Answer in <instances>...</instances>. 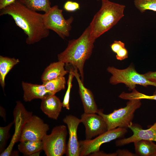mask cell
Returning <instances> with one entry per match:
<instances>
[{"instance_id":"1","label":"cell","mask_w":156,"mask_h":156,"mask_svg":"<svg viewBox=\"0 0 156 156\" xmlns=\"http://www.w3.org/2000/svg\"><path fill=\"white\" fill-rule=\"evenodd\" d=\"M4 15L11 16L16 25L23 30L27 36V44L37 43L49 35V30L44 24L43 14L29 8L19 0L1 10L0 15Z\"/></svg>"},{"instance_id":"2","label":"cell","mask_w":156,"mask_h":156,"mask_svg":"<svg viewBox=\"0 0 156 156\" xmlns=\"http://www.w3.org/2000/svg\"><path fill=\"white\" fill-rule=\"evenodd\" d=\"M95 40L91 36L89 25L78 38L70 40L66 49L57 55L58 61L77 68L83 82L84 64L92 54Z\"/></svg>"},{"instance_id":"3","label":"cell","mask_w":156,"mask_h":156,"mask_svg":"<svg viewBox=\"0 0 156 156\" xmlns=\"http://www.w3.org/2000/svg\"><path fill=\"white\" fill-rule=\"evenodd\" d=\"M102 5L89 25L92 37L96 40L115 25L124 16L125 5L109 0H101Z\"/></svg>"},{"instance_id":"4","label":"cell","mask_w":156,"mask_h":156,"mask_svg":"<svg viewBox=\"0 0 156 156\" xmlns=\"http://www.w3.org/2000/svg\"><path fill=\"white\" fill-rule=\"evenodd\" d=\"M140 100H129L125 107L115 109L108 114L103 113V109H99L97 114L102 116L105 120L108 130L118 127L127 129L132 124L134 113L141 106Z\"/></svg>"},{"instance_id":"5","label":"cell","mask_w":156,"mask_h":156,"mask_svg":"<svg viewBox=\"0 0 156 156\" xmlns=\"http://www.w3.org/2000/svg\"><path fill=\"white\" fill-rule=\"evenodd\" d=\"M107 70L112 75L109 79V83L112 85L123 83L128 88L129 91L135 88L137 85L145 87L152 86L156 87L154 94L156 93V83L148 80L143 74L138 73L132 64L123 69H117L114 66H109Z\"/></svg>"},{"instance_id":"6","label":"cell","mask_w":156,"mask_h":156,"mask_svg":"<svg viewBox=\"0 0 156 156\" xmlns=\"http://www.w3.org/2000/svg\"><path fill=\"white\" fill-rule=\"evenodd\" d=\"M67 131L66 126L60 125L54 127L50 134L45 135L42 141L43 150L47 156H62L66 153Z\"/></svg>"},{"instance_id":"7","label":"cell","mask_w":156,"mask_h":156,"mask_svg":"<svg viewBox=\"0 0 156 156\" xmlns=\"http://www.w3.org/2000/svg\"><path fill=\"white\" fill-rule=\"evenodd\" d=\"M62 13V10L59 9L57 5H55L51 7L43 15L46 28L53 31L61 38L64 39L69 35L73 18L71 16L66 19Z\"/></svg>"},{"instance_id":"8","label":"cell","mask_w":156,"mask_h":156,"mask_svg":"<svg viewBox=\"0 0 156 156\" xmlns=\"http://www.w3.org/2000/svg\"><path fill=\"white\" fill-rule=\"evenodd\" d=\"M127 132L126 128L118 127L107 130L94 139L79 141L80 156H87L99 151L102 144L117 139L122 138Z\"/></svg>"},{"instance_id":"9","label":"cell","mask_w":156,"mask_h":156,"mask_svg":"<svg viewBox=\"0 0 156 156\" xmlns=\"http://www.w3.org/2000/svg\"><path fill=\"white\" fill-rule=\"evenodd\" d=\"M13 115L14 132L9 145L0 154V156H9L11 155L14 145L19 141L25 124L32 116V112L27 111L23 103L20 101H18L16 102Z\"/></svg>"},{"instance_id":"10","label":"cell","mask_w":156,"mask_h":156,"mask_svg":"<svg viewBox=\"0 0 156 156\" xmlns=\"http://www.w3.org/2000/svg\"><path fill=\"white\" fill-rule=\"evenodd\" d=\"M49 129V125L42 119L32 115L25 124L19 141H42Z\"/></svg>"},{"instance_id":"11","label":"cell","mask_w":156,"mask_h":156,"mask_svg":"<svg viewBox=\"0 0 156 156\" xmlns=\"http://www.w3.org/2000/svg\"><path fill=\"white\" fill-rule=\"evenodd\" d=\"M80 119L85 127L86 140L91 139L108 130L106 122L98 114L84 113L81 115Z\"/></svg>"},{"instance_id":"12","label":"cell","mask_w":156,"mask_h":156,"mask_svg":"<svg viewBox=\"0 0 156 156\" xmlns=\"http://www.w3.org/2000/svg\"><path fill=\"white\" fill-rule=\"evenodd\" d=\"M66 124L69 131V138L67 144L66 153L67 156H79L80 146L78 141L77 131L81 119L71 115L66 116L63 119Z\"/></svg>"},{"instance_id":"13","label":"cell","mask_w":156,"mask_h":156,"mask_svg":"<svg viewBox=\"0 0 156 156\" xmlns=\"http://www.w3.org/2000/svg\"><path fill=\"white\" fill-rule=\"evenodd\" d=\"M133 133L131 136L127 138L119 139L115 142L117 146L125 145L141 140H146L156 142V121L148 129H144L139 125L134 123L129 127Z\"/></svg>"},{"instance_id":"14","label":"cell","mask_w":156,"mask_h":156,"mask_svg":"<svg viewBox=\"0 0 156 156\" xmlns=\"http://www.w3.org/2000/svg\"><path fill=\"white\" fill-rule=\"evenodd\" d=\"M73 70L75 77L77 81L79 87V93L85 113H97L99 109L95 102L94 95L91 90L86 88L80 78V76L76 67Z\"/></svg>"},{"instance_id":"15","label":"cell","mask_w":156,"mask_h":156,"mask_svg":"<svg viewBox=\"0 0 156 156\" xmlns=\"http://www.w3.org/2000/svg\"><path fill=\"white\" fill-rule=\"evenodd\" d=\"M21 86L23 91V100L26 102L35 99L42 100L52 95L43 84H34L23 81Z\"/></svg>"},{"instance_id":"16","label":"cell","mask_w":156,"mask_h":156,"mask_svg":"<svg viewBox=\"0 0 156 156\" xmlns=\"http://www.w3.org/2000/svg\"><path fill=\"white\" fill-rule=\"evenodd\" d=\"M41 100L40 108L42 111L49 118L57 120L63 107L60 99L54 94Z\"/></svg>"},{"instance_id":"17","label":"cell","mask_w":156,"mask_h":156,"mask_svg":"<svg viewBox=\"0 0 156 156\" xmlns=\"http://www.w3.org/2000/svg\"><path fill=\"white\" fill-rule=\"evenodd\" d=\"M65 64L58 61L51 63L45 69L41 77L42 83L64 77L69 73L64 68Z\"/></svg>"},{"instance_id":"18","label":"cell","mask_w":156,"mask_h":156,"mask_svg":"<svg viewBox=\"0 0 156 156\" xmlns=\"http://www.w3.org/2000/svg\"><path fill=\"white\" fill-rule=\"evenodd\" d=\"M134 144L137 156H155L156 144L153 141L141 140L134 142Z\"/></svg>"},{"instance_id":"19","label":"cell","mask_w":156,"mask_h":156,"mask_svg":"<svg viewBox=\"0 0 156 156\" xmlns=\"http://www.w3.org/2000/svg\"><path fill=\"white\" fill-rule=\"evenodd\" d=\"M19 62L18 59L0 56V84L3 90L6 76L11 69Z\"/></svg>"},{"instance_id":"20","label":"cell","mask_w":156,"mask_h":156,"mask_svg":"<svg viewBox=\"0 0 156 156\" xmlns=\"http://www.w3.org/2000/svg\"><path fill=\"white\" fill-rule=\"evenodd\" d=\"M18 148L24 155L30 156L35 152L43 150V144L42 141H25L20 142Z\"/></svg>"},{"instance_id":"21","label":"cell","mask_w":156,"mask_h":156,"mask_svg":"<svg viewBox=\"0 0 156 156\" xmlns=\"http://www.w3.org/2000/svg\"><path fill=\"white\" fill-rule=\"evenodd\" d=\"M29 8L35 11H43L45 13L51 8L50 0H19Z\"/></svg>"},{"instance_id":"22","label":"cell","mask_w":156,"mask_h":156,"mask_svg":"<svg viewBox=\"0 0 156 156\" xmlns=\"http://www.w3.org/2000/svg\"><path fill=\"white\" fill-rule=\"evenodd\" d=\"M66 81L64 77L58 78L43 83L46 89L52 95L64 90Z\"/></svg>"},{"instance_id":"23","label":"cell","mask_w":156,"mask_h":156,"mask_svg":"<svg viewBox=\"0 0 156 156\" xmlns=\"http://www.w3.org/2000/svg\"><path fill=\"white\" fill-rule=\"evenodd\" d=\"M134 3L141 13L147 10L156 12V0H134Z\"/></svg>"},{"instance_id":"24","label":"cell","mask_w":156,"mask_h":156,"mask_svg":"<svg viewBox=\"0 0 156 156\" xmlns=\"http://www.w3.org/2000/svg\"><path fill=\"white\" fill-rule=\"evenodd\" d=\"M14 122L9 123L5 127H0V153H2L5 149L9 137V131Z\"/></svg>"},{"instance_id":"25","label":"cell","mask_w":156,"mask_h":156,"mask_svg":"<svg viewBox=\"0 0 156 156\" xmlns=\"http://www.w3.org/2000/svg\"><path fill=\"white\" fill-rule=\"evenodd\" d=\"M69 71V75L67 81V88L62 103L63 107L66 109L69 110V100L70 94L72 87V81L75 77L73 69H70Z\"/></svg>"},{"instance_id":"26","label":"cell","mask_w":156,"mask_h":156,"mask_svg":"<svg viewBox=\"0 0 156 156\" xmlns=\"http://www.w3.org/2000/svg\"><path fill=\"white\" fill-rule=\"evenodd\" d=\"M64 9L69 12H73L80 9L79 4L76 2L71 1H68L64 5Z\"/></svg>"},{"instance_id":"27","label":"cell","mask_w":156,"mask_h":156,"mask_svg":"<svg viewBox=\"0 0 156 156\" xmlns=\"http://www.w3.org/2000/svg\"><path fill=\"white\" fill-rule=\"evenodd\" d=\"M110 47L112 51L116 53L120 50L125 47V44L120 41H114L111 44Z\"/></svg>"},{"instance_id":"28","label":"cell","mask_w":156,"mask_h":156,"mask_svg":"<svg viewBox=\"0 0 156 156\" xmlns=\"http://www.w3.org/2000/svg\"><path fill=\"white\" fill-rule=\"evenodd\" d=\"M128 56V51L125 47L121 49L116 53V57L118 60H122L127 58Z\"/></svg>"},{"instance_id":"29","label":"cell","mask_w":156,"mask_h":156,"mask_svg":"<svg viewBox=\"0 0 156 156\" xmlns=\"http://www.w3.org/2000/svg\"><path fill=\"white\" fill-rule=\"evenodd\" d=\"M118 156H135V153H133L129 150L125 149H118L116 152Z\"/></svg>"},{"instance_id":"30","label":"cell","mask_w":156,"mask_h":156,"mask_svg":"<svg viewBox=\"0 0 156 156\" xmlns=\"http://www.w3.org/2000/svg\"><path fill=\"white\" fill-rule=\"evenodd\" d=\"M143 75L148 80L156 83V71H149Z\"/></svg>"},{"instance_id":"31","label":"cell","mask_w":156,"mask_h":156,"mask_svg":"<svg viewBox=\"0 0 156 156\" xmlns=\"http://www.w3.org/2000/svg\"><path fill=\"white\" fill-rule=\"evenodd\" d=\"M16 0H0V10L12 3Z\"/></svg>"},{"instance_id":"32","label":"cell","mask_w":156,"mask_h":156,"mask_svg":"<svg viewBox=\"0 0 156 156\" xmlns=\"http://www.w3.org/2000/svg\"><path fill=\"white\" fill-rule=\"evenodd\" d=\"M90 156H116L117 154L116 153L110 154H107L104 152L99 151L90 154Z\"/></svg>"},{"instance_id":"33","label":"cell","mask_w":156,"mask_h":156,"mask_svg":"<svg viewBox=\"0 0 156 156\" xmlns=\"http://www.w3.org/2000/svg\"><path fill=\"white\" fill-rule=\"evenodd\" d=\"M0 116L3 118L4 120H6V114L5 109L2 106L0 107Z\"/></svg>"},{"instance_id":"34","label":"cell","mask_w":156,"mask_h":156,"mask_svg":"<svg viewBox=\"0 0 156 156\" xmlns=\"http://www.w3.org/2000/svg\"><path fill=\"white\" fill-rule=\"evenodd\" d=\"M41 151H39L36 152H35L32 154H31L30 156H39L40 153L41 152Z\"/></svg>"},{"instance_id":"35","label":"cell","mask_w":156,"mask_h":156,"mask_svg":"<svg viewBox=\"0 0 156 156\" xmlns=\"http://www.w3.org/2000/svg\"><path fill=\"white\" fill-rule=\"evenodd\" d=\"M155 156H156V155H155Z\"/></svg>"},{"instance_id":"36","label":"cell","mask_w":156,"mask_h":156,"mask_svg":"<svg viewBox=\"0 0 156 156\" xmlns=\"http://www.w3.org/2000/svg\"><path fill=\"white\" fill-rule=\"evenodd\" d=\"M97 0V1H99V0Z\"/></svg>"}]
</instances>
